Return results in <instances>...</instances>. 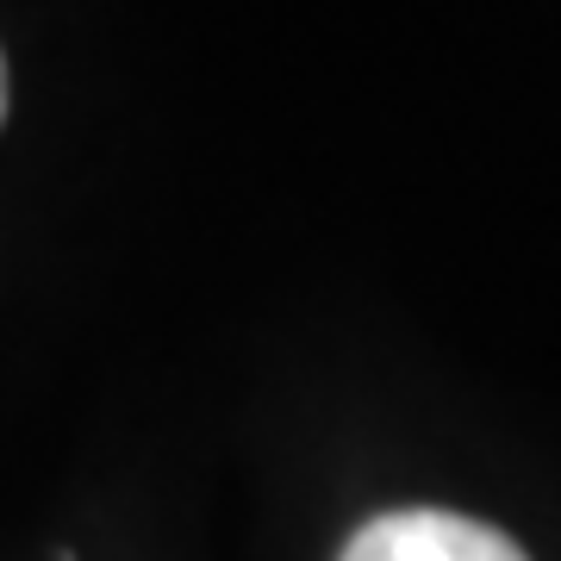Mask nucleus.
I'll use <instances>...</instances> for the list:
<instances>
[{
	"instance_id": "obj_1",
	"label": "nucleus",
	"mask_w": 561,
	"mask_h": 561,
	"mask_svg": "<svg viewBox=\"0 0 561 561\" xmlns=\"http://www.w3.org/2000/svg\"><path fill=\"white\" fill-rule=\"evenodd\" d=\"M337 561H530V556L481 518L437 512V505H405V512L368 518L343 542Z\"/></svg>"
},
{
	"instance_id": "obj_2",
	"label": "nucleus",
	"mask_w": 561,
	"mask_h": 561,
	"mask_svg": "<svg viewBox=\"0 0 561 561\" xmlns=\"http://www.w3.org/2000/svg\"><path fill=\"white\" fill-rule=\"evenodd\" d=\"M0 119H7V62H0Z\"/></svg>"
}]
</instances>
